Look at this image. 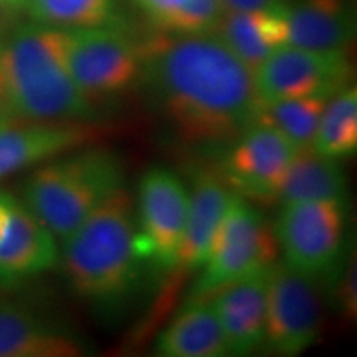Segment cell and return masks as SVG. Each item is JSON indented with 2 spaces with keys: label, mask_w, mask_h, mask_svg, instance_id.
I'll return each instance as SVG.
<instances>
[{
  "label": "cell",
  "mask_w": 357,
  "mask_h": 357,
  "mask_svg": "<svg viewBox=\"0 0 357 357\" xmlns=\"http://www.w3.org/2000/svg\"><path fill=\"white\" fill-rule=\"evenodd\" d=\"M142 78L190 142H231L255 123V71L215 33L159 35L142 45Z\"/></svg>",
  "instance_id": "1"
},
{
  "label": "cell",
  "mask_w": 357,
  "mask_h": 357,
  "mask_svg": "<svg viewBox=\"0 0 357 357\" xmlns=\"http://www.w3.org/2000/svg\"><path fill=\"white\" fill-rule=\"evenodd\" d=\"M60 243L58 261L71 291L83 301L113 310L134 293L146 258L126 187L111 194Z\"/></svg>",
  "instance_id": "2"
},
{
  "label": "cell",
  "mask_w": 357,
  "mask_h": 357,
  "mask_svg": "<svg viewBox=\"0 0 357 357\" xmlns=\"http://www.w3.org/2000/svg\"><path fill=\"white\" fill-rule=\"evenodd\" d=\"M68 30L42 24L17 29L0 45V70L13 114L25 121H89L96 106L70 66Z\"/></svg>",
  "instance_id": "3"
},
{
  "label": "cell",
  "mask_w": 357,
  "mask_h": 357,
  "mask_svg": "<svg viewBox=\"0 0 357 357\" xmlns=\"http://www.w3.org/2000/svg\"><path fill=\"white\" fill-rule=\"evenodd\" d=\"M124 178L118 155L82 147L33 171L22 189V200L60 243L111 194L123 189Z\"/></svg>",
  "instance_id": "4"
},
{
  "label": "cell",
  "mask_w": 357,
  "mask_h": 357,
  "mask_svg": "<svg viewBox=\"0 0 357 357\" xmlns=\"http://www.w3.org/2000/svg\"><path fill=\"white\" fill-rule=\"evenodd\" d=\"M278 258L273 227L247 199L234 192L205 258L190 300H205L218 288L270 268Z\"/></svg>",
  "instance_id": "5"
},
{
  "label": "cell",
  "mask_w": 357,
  "mask_h": 357,
  "mask_svg": "<svg viewBox=\"0 0 357 357\" xmlns=\"http://www.w3.org/2000/svg\"><path fill=\"white\" fill-rule=\"evenodd\" d=\"M349 205L333 200L280 204L273 234L283 261L300 273L319 280L334 265L349 238Z\"/></svg>",
  "instance_id": "6"
},
{
  "label": "cell",
  "mask_w": 357,
  "mask_h": 357,
  "mask_svg": "<svg viewBox=\"0 0 357 357\" xmlns=\"http://www.w3.org/2000/svg\"><path fill=\"white\" fill-rule=\"evenodd\" d=\"M323 324L319 283L276 260L268 270L263 351L294 357L318 342Z\"/></svg>",
  "instance_id": "7"
},
{
  "label": "cell",
  "mask_w": 357,
  "mask_h": 357,
  "mask_svg": "<svg viewBox=\"0 0 357 357\" xmlns=\"http://www.w3.org/2000/svg\"><path fill=\"white\" fill-rule=\"evenodd\" d=\"M70 66L93 105L132 86L142 75V45L111 24L68 30Z\"/></svg>",
  "instance_id": "8"
},
{
  "label": "cell",
  "mask_w": 357,
  "mask_h": 357,
  "mask_svg": "<svg viewBox=\"0 0 357 357\" xmlns=\"http://www.w3.org/2000/svg\"><path fill=\"white\" fill-rule=\"evenodd\" d=\"M352 65L346 48L312 50L283 45L255 70L258 95L263 101L296 98H331L351 84Z\"/></svg>",
  "instance_id": "9"
},
{
  "label": "cell",
  "mask_w": 357,
  "mask_h": 357,
  "mask_svg": "<svg viewBox=\"0 0 357 357\" xmlns=\"http://www.w3.org/2000/svg\"><path fill=\"white\" fill-rule=\"evenodd\" d=\"M136 205L146 263L172 271L184 238L189 190L171 169L151 167L137 185Z\"/></svg>",
  "instance_id": "10"
},
{
  "label": "cell",
  "mask_w": 357,
  "mask_h": 357,
  "mask_svg": "<svg viewBox=\"0 0 357 357\" xmlns=\"http://www.w3.org/2000/svg\"><path fill=\"white\" fill-rule=\"evenodd\" d=\"M296 151L273 128L252 124L231 141L220 177L231 192L248 202H278L281 185Z\"/></svg>",
  "instance_id": "11"
},
{
  "label": "cell",
  "mask_w": 357,
  "mask_h": 357,
  "mask_svg": "<svg viewBox=\"0 0 357 357\" xmlns=\"http://www.w3.org/2000/svg\"><path fill=\"white\" fill-rule=\"evenodd\" d=\"M58 240L24 200L0 192V284H15L52 270Z\"/></svg>",
  "instance_id": "12"
},
{
  "label": "cell",
  "mask_w": 357,
  "mask_h": 357,
  "mask_svg": "<svg viewBox=\"0 0 357 357\" xmlns=\"http://www.w3.org/2000/svg\"><path fill=\"white\" fill-rule=\"evenodd\" d=\"M0 128V178L78 151L95 137L86 121H30Z\"/></svg>",
  "instance_id": "13"
},
{
  "label": "cell",
  "mask_w": 357,
  "mask_h": 357,
  "mask_svg": "<svg viewBox=\"0 0 357 357\" xmlns=\"http://www.w3.org/2000/svg\"><path fill=\"white\" fill-rule=\"evenodd\" d=\"M268 270L225 284L205 298L215 311L230 356H248L263 347Z\"/></svg>",
  "instance_id": "14"
},
{
  "label": "cell",
  "mask_w": 357,
  "mask_h": 357,
  "mask_svg": "<svg viewBox=\"0 0 357 357\" xmlns=\"http://www.w3.org/2000/svg\"><path fill=\"white\" fill-rule=\"evenodd\" d=\"M234 192L220 174L200 171L189 190V213L184 238L172 271H199L211 252L218 227L223 220Z\"/></svg>",
  "instance_id": "15"
},
{
  "label": "cell",
  "mask_w": 357,
  "mask_h": 357,
  "mask_svg": "<svg viewBox=\"0 0 357 357\" xmlns=\"http://www.w3.org/2000/svg\"><path fill=\"white\" fill-rule=\"evenodd\" d=\"M84 346L68 329L29 307L0 300V357H78Z\"/></svg>",
  "instance_id": "16"
},
{
  "label": "cell",
  "mask_w": 357,
  "mask_h": 357,
  "mask_svg": "<svg viewBox=\"0 0 357 357\" xmlns=\"http://www.w3.org/2000/svg\"><path fill=\"white\" fill-rule=\"evenodd\" d=\"M288 43L312 50H342L356 35L351 0H296L284 3Z\"/></svg>",
  "instance_id": "17"
},
{
  "label": "cell",
  "mask_w": 357,
  "mask_h": 357,
  "mask_svg": "<svg viewBox=\"0 0 357 357\" xmlns=\"http://www.w3.org/2000/svg\"><path fill=\"white\" fill-rule=\"evenodd\" d=\"M213 33L255 71L271 53L288 43L284 3L265 10L225 12Z\"/></svg>",
  "instance_id": "18"
},
{
  "label": "cell",
  "mask_w": 357,
  "mask_h": 357,
  "mask_svg": "<svg viewBox=\"0 0 357 357\" xmlns=\"http://www.w3.org/2000/svg\"><path fill=\"white\" fill-rule=\"evenodd\" d=\"M154 351L162 357L230 356L225 334L208 300H189L184 310L155 337Z\"/></svg>",
  "instance_id": "19"
},
{
  "label": "cell",
  "mask_w": 357,
  "mask_h": 357,
  "mask_svg": "<svg viewBox=\"0 0 357 357\" xmlns=\"http://www.w3.org/2000/svg\"><path fill=\"white\" fill-rule=\"evenodd\" d=\"M333 200L349 205V185L341 160L326 158L312 147L298 149L289 164L278 204Z\"/></svg>",
  "instance_id": "20"
},
{
  "label": "cell",
  "mask_w": 357,
  "mask_h": 357,
  "mask_svg": "<svg viewBox=\"0 0 357 357\" xmlns=\"http://www.w3.org/2000/svg\"><path fill=\"white\" fill-rule=\"evenodd\" d=\"M321 155L336 160L357 153V88L349 84L326 102L311 144Z\"/></svg>",
  "instance_id": "21"
},
{
  "label": "cell",
  "mask_w": 357,
  "mask_h": 357,
  "mask_svg": "<svg viewBox=\"0 0 357 357\" xmlns=\"http://www.w3.org/2000/svg\"><path fill=\"white\" fill-rule=\"evenodd\" d=\"M329 98L311 96L296 100L263 101L258 106L255 123L273 128L296 149L311 147L318 124Z\"/></svg>",
  "instance_id": "22"
},
{
  "label": "cell",
  "mask_w": 357,
  "mask_h": 357,
  "mask_svg": "<svg viewBox=\"0 0 357 357\" xmlns=\"http://www.w3.org/2000/svg\"><path fill=\"white\" fill-rule=\"evenodd\" d=\"M116 0H26L25 8L35 24L63 30L111 24Z\"/></svg>",
  "instance_id": "23"
},
{
  "label": "cell",
  "mask_w": 357,
  "mask_h": 357,
  "mask_svg": "<svg viewBox=\"0 0 357 357\" xmlns=\"http://www.w3.org/2000/svg\"><path fill=\"white\" fill-rule=\"evenodd\" d=\"M356 261V247L349 240L334 265L319 280H316L319 284H324L326 294L334 311L347 323H354L357 316Z\"/></svg>",
  "instance_id": "24"
},
{
  "label": "cell",
  "mask_w": 357,
  "mask_h": 357,
  "mask_svg": "<svg viewBox=\"0 0 357 357\" xmlns=\"http://www.w3.org/2000/svg\"><path fill=\"white\" fill-rule=\"evenodd\" d=\"M223 13L225 8L222 0H189L164 32L177 35L213 33Z\"/></svg>",
  "instance_id": "25"
},
{
  "label": "cell",
  "mask_w": 357,
  "mask_h": 357,
  "mask_svg": "<svg viewBox=\"0 0 357 357\" xmlns=\"http://www.w3.org/2000/svg\"><path fill=\"white\" fill-rule=\"evenodd\" d=\"M134 2L164 32L189 0H134Z\"/></svg>",
  "instance_id": "26"
},
{
  "label": "cell",
  "mask_w": 357,
  "mask_h": 357,
  "mask_svg": "<svg viewBox=\"0 0 357 357\" xmlns=\"http://www.w3.org/2000/svg\"><path fill=\"white\" fill-rule=\"evenodd\" d=\"M284 0H222L225 12H250L265 10L283 6Z\"/></svg>",
  "instance_id": "27"
},
{
  "label": "cell",
  "mask_w": 357,
  "mask_h": 357,
  "mask_svg": "<svg viewBox=\"0 0 357 357\" xmlns=\"http://www.w3.org/2000/svg\"><path fill=\"white\" fill-rule=\"evenodd\" d=\"M2 45V43H0ZM15 114H13L10 100H8V93L6 86V79H3L2 70H0V128L7 126L15 121Z\"/></svg>",
  "instance_id": "28"
},
{
  "label": "cell",
  "mask_w": 357,
  "mask_h": 357,
  "mask_svg": "<svg viewBox=\"0 0 357 357\" xmlns=\"http://www.w3.org/2000/svg\"><path fill=\"white\" fill-rule=\"evenodd\" d=\"M26 0H6L7 8H20L25 6Z\"/></svg>",
  "instance_id": "29"
},
{
  "label": "cell",
  "mask_w": 357,
  "mask_h": 357,
  "mask_svg": "<svg viewBox=\"0 0 357 357\" xmlns=\"http://www.w3.org/2000/svg\"><path fill=\"white\" fill-rule=\"evenodd\" d=\"M7 10V6H6V0H0V22H2V17H3V12Z\"/></svg>",
  "instance_id": "30"
}]
</instances>
